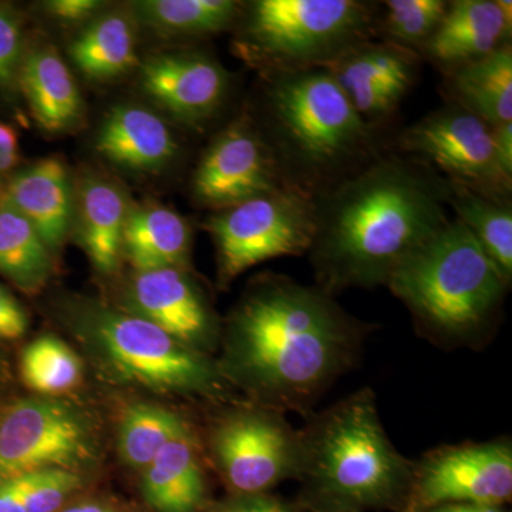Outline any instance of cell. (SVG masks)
<instances>
[{
    "mask_svg": "<svg viewBox=\"0 0 512 512\" xmlns=\"http://www.w3.org/2000/svg\"><path fill=\"white\" fill-rule=\"evenodd\" d=\"M141 86L158 106L188 124L212 119L221 109L231 76L201 52L165 53L141 64Z\"/></svg>",
    "mask_w": 512,
    "mask_h": 512,
    "instance_id": "cell-15",
    "label": "cell"
},
{
    "mask_svg": "<svg viewBox=\"0 0 512 512\" xmlns=\"http://www.w3.org/2000/svg\"><path fill=\"white\" fill-rule=\"evenodd\" d=\"M215 466L239 495L266 494L289 478L298 480L301 431L271 407H244L225 414L212 429Z\"/></svg>",
    "mask_w": 512,
    "mask_h": 512,
    "instance_id": "cell-9",
    "label": "cell"
},
{
    "mask_svg": "<svg viewBox=\"0 0 512 512\" xmlns=\"http://www.w3.org/2000/svg\"><path fill=\"white\" fill-rule=\"evenodd\" d=\"M97 151L133 173H156L177 157L178 143L168 124L137 104L113 107L101 123Z\"/></svg>",
    "mask_w": 512,
    "mask_h": 512,
    "instance_id": "cell-17",
    "label": "cell"
},
{
    "mask_svg": "<svg viewBox=\"0 0 512 512\" xmlns=\"http://www.w3.org/2000/svg\"><path fill=\"white\" fill-rule=\"evenodd\" d=\"M242 19L238 47L262 73L326 69L377 36L379 6L360 0H258Z\"/></svg>",
    "mask_w": 512,
    "mask_h": 512,
    "instance_id": "cell-6",
    "label": "cell"
},
{
    "mask_svg": "<svg viewBox=\"0 0 512 512\" xmlns=\"http://www.w3.org/2000/svg\"><path fill=\"white\" fill-rule=\"evenodd\" d=\"M93 451L89 421L62 400H20L0 417V483L47 468L74 471Z\"/></svg>",
    "mask_w": 512,
    "mask_h": 512,
    "instance_id": "cell-10",
    "label": "cell"
},
{
    "mask_svg": "<svg viewBox=\"0 0 512 512\" xmlns=\"http://www.w3.org/2000/svg\"><path fill=\"white\" fill-rule=\"evenodd\" d=\"M50 248L33 225L12 205L0 201V274L26 293H37L49 281Z\"/></svg>",
    "mask_w": 512,
    "mask_h": 512,
    "instance_id": "cell-26",
    "label": "cell"
},
{
    "mask_svg": "<svg viewBox=\"0 0 512 512\" xmlns=\"http://www.w3.org/2000/svg\"><path fill=\"white\" fill-rule=\"evenodd\" d=\"M301 431L305 500L322 512L403 508L414 461L387 437L370 387L311 414Z\"/></svg>",
    "mask_w": 512,
    "mask_h": 512,
    "instance_id": "cell-4",
    "label": "cell"
},
{
    "mask_svg": "<svg viewBox=\"0 0 512 512\" xmlns=\"http://www.w3.org/2000/svg\"><path fill=\"white\" fill-rule=\"evenodd\" d=\"M377 19V36L384 42L419 53L446 15V0H387Z\"/></svg>",
    "mask_w": 512,
    "mask_h": 512,
    "instance_id": "cell-31",
    "label": "cell"
},
{
    "mask_svg": "<svg viewBox=\"0 0 512 512\" xmlns=\"http://www.w3.org/2000/svg\"><path fill=\"white\" fill-rule=\"evenodd\" d=\"M397 146L407 157L434 164L448 180L511 198L512 178L498 165L493 127L453 101L403 130Z\"/></svg>",
    "mask_w": 512,
    "mask_h": 512,
    "instance_id": "cell-12",
    "label": "cell"
},
{
    "mask_svg": "<svg viewBox=\"0 0 512 512\" xmlns=\"http://www.w3.org/2000/svg\"><path fill=\"white\" fill-rule=\"evenodd\" d=\"M217 512H295V508L268 494L241 495Z\"/></svg>",
    "mask_w": 512,
    "mask_h": 512,
    "instance_id": "cell-35",
    "label": "cell"
},
{
    "mask_svg": "<svg viewBox=\"0 0 512 512\" xmlns=\"http://www.w3.org/2000/svg\"><path fill=\"white\" fill-rule=\"evenodd\" d=\"M370 332L372 325L319 286L266 274L232 312L218 367L261 406L311 416L313 404L356 366Z\"/></svg>",
    "mask_w": 512,
    "mask_h": 512,
    "instance_id": "cell-1",
    "label": "cell"
},
{
    "mask_svg": "<svg viewBox=\"0 0 512 512\" xmlns=\"http://www.w3.org/2000/svg\"><path fill=\"white\" fill-rule=\"evenodd\" d=\"M512 2L453 0L420 57L444 73L510 45Z\"/></svg>",
    "mask_w": 512,
    "mask_h": 512,
    "instance_id": "cell-16",
    "label": "cell"
},
{
    "mask_svg": "<svg viewBox=\"0 0 512 512\" xmlns=\"http://www.w3.org/2000/svg\"><path fill=\"white\" fill-rule=\"evenodd\" d=\"M20 375L33 392L55 397L80 383L82 362L63 340L46 335L33 340L23 350Z\"/></svg>",
    "mask_w": 512,
    "mask_h": 512,
    "instance_id": "cell-30",
    "label": "cell"
},
{
    "mask_svg": "<svg viewBox=\"0 0 512 512\" xmlns=\"http://www.w3.org/2000/svg\"><path fill=\"white\" fill-rule=\"evenodd\" d=\"M6 392H8V373H6V367L3 365L2 359H0V417L8 409V407H5Z\"/></svg>",
    "mask_w": 512,
    "mask_h": 512,
    "instance_id": "cell-40",
    "label": "cell"
},
{
    "mask_svg": "<svg viewBox=\"0 0 512 512\" xmlns=\"http://www.w3.org/2000/svg\"><path fill=\"white\" fill-rule=\"evenodd\" d=\"M69 52L87 79L119 77L137 64L133 22L123 13L101 16L74 39Z\"/></svg>",
    "mask_w": 512,
    "mask_h": 512,
    "instance_id": "cell-25",
    "label": "cell"
},
{
    "mask_svg": "<svg viewBox=\"0 0 512 512\" xmlns=\"http://www.w3.org/2000/svg\"><path fill=\"white\" fill-rule=\"evenodd\" d=\"M308 254L329 295L386 286L394 269L448 221V181L399 154L372 160L315 198Z\"/></svg>",
    "mask_w": 512,
    "mask_h": 512,
    "instance_id": "cell-2",
    "label": "cell"
},
{
    "mask_svg": "<svg viewBox=\"0 0 512 512\" xmlns=\"http://www.w3.org/2000/svg\"><path fill=\"white\" fill-rule=\"evenodd\" d=\"M419 62V53L382 40L356 46L326 70L343 92L350 94L372 84L396 83L412 87Z\"/></svg>",
    "mask_w": 512,
    "mask_h": 512,
    "instance_id": "cell-27",
    "label": "cell"
},
{
    "mask_svg": "<svg viewBox=\"0 0 512 512\" xmlns=\"http://www.w3.org/2000/svg\"><path fill=\"white\" fill-rule=\"evenodd\" d=\"M423 512H507L501 508V505L454 503L441 504L431 507Z\"/></svg>",
    "mask_w": 512,
    "mask_h": 512,
    "instance_id": "cell-39",
    "label": "cell"
},
{
    "mask_svg": "<svg viewBox=\"0 0 512 512\" xmlns=\"http://www.w3.org/2000/svg\"><path fill=\"white\" fill-rule=\"evenodd\" d=\"M20 82L36 123L46 133H66L82 121V94L55 47L33 49L23 60Z\"/></svg>",
    "mask_w": 512,
    "mask_h": 512,
    "instance_id": "cell-19",
    "label": "cell"
},
{
    "mask_svg": "<svg viewBox=\"0 0 512 512\" xmlns=\"http://www.w3.org/2000/svg\"><path fill=\"white\" fill-rule=\"evenodd\" d=\"M255 119L282 184L315 200L380 151L375 124L357 113L326 69L262 73Z\"/></svg>",
    "mask_w": 512,
    "mask_h": 512,
    "instance_id": "cell-3",
    "label": "cell"
},
{
    "mask_svg": "<svg viewBox=\"0 0 512 512\" xmlns=\"http://www.w3.org/2000/svg\"><path fill=\"white\" fill-rule=\"evenodd\" d=\"M128 302L134 315L198 352L207 353L217 342L218 326L210 303L181 268L137 271Z\"/></svg>",
    "mask_w": 512,
    "mask_h": 512,
    "instance_id": "cell-14",
    "label": "cell"
},
{
    "mask_svg": "<svg viewBox=\"0 0 512 512\" xmlns=\"http://www.w3.org/2000/svg\"><path fill=\"white\" fill-rule=\"evenodd\" d=\"M73 315L80 335L120 379L160 392L225 397L220 367L154 323L96 302L80 303Z\"/></svg>",
    "mask_w": 512,
    "mask_h": 512,
    "instance_id": "cell-7",
    "label": "cell"
},
{
    "mask_svg": "<svg viewBox=\"0 0 512 512\" xmlns=\"http://www.w3.org/2000/svg\"><path fill=\"white\" fill-rule=\"evenodd\" d=\"M28 328V313L15 296L0 285V340H18Z\"/></svg>",
    "mask_w": 512,
    "mask_h": 512,
    "instance_id": "cell-33",
    "label": "cell"
},
{
    "mask_svg": "<svg viewBox=\"0 0 512 512\" xmlns=\"http://www.w3.org/2000/svg\"><path fill=\"white\" fill-rule=\"evenodd\" d=\"M495 156L501 171L512 178V123L493 127Z\"/></svg>",
    "mask_w": 512,
    "mask_h": 512,
    "instance_id": "cell-37",
    "label": "cell"
},
{
    "mask_svg": "<svg viewBox=\"0 0 512 512\" xmlns=\"http://www.w3.org/2000/svg\"><path fill=\"white\" fill-rule=\"evenodd\" d=\"M128 211L126 195L111 181L90 177L80 184L74 221L82 247L100 274L110 275L119 268Z\"/></svg>",
    "mask_w": 512,
    "mask_h": 512,
    "instance_id": "cell-20",
    "label": "cell"
},
{
    "mask_svg": "<svg viewBox=\"0 0 512 512\" xmlns=\"http://www.w3.org/2000/svg\"><path fill=\"white\" fill-rule=\"evenodd\" d=\"M451 100L491 127L512 123V47L448 70Z\"/></svg>",
    "mask_w": 512,
    "mask_h": 512,
    "instance_id": "cell-22",
    "label": "cell"
},
{
    "mask_svg": "<svg viewBox=\"0 0 512 512\" xmlns=\"http://www.w3.org/2000/svg\"><path fill=\"white\" fill-rule=\"evenodd\" d=\"M3 200L36 229L50 251L66 241L74 221L72 184L60 158L47 157L20 171Z\"/></svg>",
    "mask_w": 512,
    "mask_h": 512,
    "instance_id": "cell-18",
    "label": "cell"
},
{
    "mask_svg": "<svg viewBox=\"0 0 512 512\" xmlns=\"http://www.w3.org/2000/svg\"><path fill=\"white\" fill-rule=\"evenodd\" d=\"M448 207L483 249L508 286L512 282L511 198L494 197L448 180Z\"/></svg>",
    "mask_w": 512,
    "mask_h": 512,
    "instance_id": "cell-24",
    "label": "cell"
},
{
    "mask_svg": "<svg viewBox=\"0 0 512 512\" xmlns=\"http://www.w3.org/2000/svg\"><path fill=\"white\" fill-rule=\"evenodd\" d=\"M315 228V200L289 188L214 211L205 229L217 248L218 284L269 259L308 254Z\"/></svg>",
    "mask_w": 512,
    "mask_h": 512,
    "instance_id": "cell-8",
    "label": "cell"
},
{
    "mask_svg": "<svg viewBox=\"0 0 512 512\" xmlns=\"http://www.w3.org/2000/svg\"><path fill=\"white\" fill-rule=\"evenodd\" d=\"M191 228L177 211L158 204L130 207L123 254L137 271L183 268L191 248Z\"/></svg>",
    "mask_w": 512,
    "mask_h": 512,
    "instance_id": "cell-21",
    "label": "cell"
},
{
    "mask_svg": "<svg viewBox=\"0 0 512 512\" xmlns=\"http://www.w3.org/2000/svg\"><path fill=\"white\" fill-rule=\"evenodd\" d=\"M144 495L160 512H194L205 497V478L190 429L168 441L146 467Z\"/></svg>",
    "mask_w": 512,
    "mask_h": 512,
    "instance_id": "cell-23",
    "label": "cell"
},
{
    "mask_svg": "<svg viewBox=\"0 0 512 512\" xmlns=\"http://www.w3.org/2000/svg\"><path fill=\"white\" fill-rule=\"evenodd\" d=\"M62 512H114L111 508L106 507V505H101L97 503H86L73 505V507L66 508V510Z\"/></svg>",
    "mask_w": 512,
    "mask_h": 512,
    "instance_id": "cell-41",
    "label": "cell"
},
{
    "mask_svg": "<svg viewBox=\"0 0 512 512\" xmlns=\"http://www.w3.org/2000/svg\"><path fill=\"white\" fill-rule=\"evenodd\" d=\"M148 28L168 37H207L231 28L242 3L232 0H147L137 3Z\"/></svg>",
    "mask_w": 512,
    "mask_h": 512,
    "instance_id": "cell-28",
    "label": "cell"
},
{
    "mask_svg": "<svg viewBox=\"0 0 512 512\" xmlns=\"http://www.w3.org/2000/svg\"><path fill=\"white\" fill-rule=\"evenodd\" d=\"M19 160V143L15 130L0 121V178L8 174Z\"/></svg>",
    "mask_w": 512,
    "mask_h": 512,
    "instance_id": "cell-38",
    "label": "cell"
},
{
    "mask_svg": "<svg viewBox=\"0 0 512 512\" xmlns=\"http://www.w3.org/2000/svg\"><path fill=\"white\" fill-rule=\"evenodd\" d=\"M101 8L103 3L97 0H52L46 3L50 16L67 25H76L93 18Z\"/></svg>",
    "mask_w": 512,
    "mask_h": 512,
    "instance_id": "cell-34",
    "label": "cell"
},
{
    "mask_svg": "<svg viewBox=\"0 0 512 512\" xmlns=\"http://www.w3.org/2000/svg\"><path fill=\"white\" fill-rule=\"evenodd\" d=\"M22 29L19 20L0 8V84L9 82L20 62Z\"/></svg>",
    "mask_w": 512,
    "mask_h": 512,
    "instance_id": "cell-32",
    "label": "cell"
},
{
    "mask_svg": "<svg viewBox=\"0 0 512 512\" xmlns=\"http://www.w3.org/2000/svg\"><path fill=\"white\" fill-rule=\"evenodd\" d=\"M511 495V439L468 441L434 448L414 461L403 512L454 503L503 505Z\"/></svg>",
    "mask_w": 512,
    "mask_h": 512,
    "instance_id": "cell-11",
    "label": "cell"
},
{
    "mask_svg": "<svg viewBox=\"0 0 512 512\" xmlns=\"http://www.w3.org/2000/svg\"><path fill=\"white\" fill-rule=\"evenodd\" d=\"M414 328L440 348H481L493 338L510 286L453 218L394 269L386 284Z\"/></svg>",
    "mask_w": 512,
    "mask_h": 512,
    "instance_id": "cell-5",
    "label": "cell"
},
{
    "mask_svg": "<svg viewBox=\"0 0 512 512\" xmlns=\"http://www.w3.org/2000/svg\"><path fill=\"white\" fill-rule=\"evenodd\" d=\"M282 188L285 185L271 150L249 114L229 124L212 140L192 177L195 201L212 211Z\"/></svg>",
    "mask_w": 512,
    "mask_h": 512,
    "instance_id": "cell-13",
    "label": "cell"
},
{
    "mask_svg": "<svg viewBox=\"0 0 512 512\" xmlns=\"http://www.w3.org/2000/svg\"><path fill=\"white\" fill-rule=\"evenodd\" d=\"M0 512H28V474L0 483Z\"/></svg>",
    "mask_w": 512,
    "mask_h": 512,
    "instance_id": "cell-36",
    "label": "cell"
},
{
    "mask_svg": "<svg viewBox=\"0 0 512 512\" xmlns=\"http://www.w3.org/2000/svg\"><path fill=\"white\" fill-rule=\"evenodd\" d=\"M185 430L188 426L178 414L153 404H134L121 421V456L128 466L146 468L168 441Z\"/></svg>",
    "mask_w": 512,
    "mask_h": 512,
    "instance_id": "cell-29",
    "label": "cell"
}]
</instances>
